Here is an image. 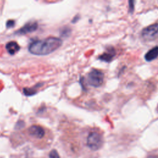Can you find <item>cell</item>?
Masks as SVG:
<instances>
[{
  "label": "cell",
  "mask_w": 158,
  "mask_h": 158,
  "mask_svg": "<svg viewBox=\"0 0 158 158\" xmlns=\"http://www.w3.org/2000/svg\"><path fill=\"white\" fill-rule=\"evenodd\" d=\"M142 36L146 40H152L158 36V23L150 25L143 29Z\"/></svg>",
  "instance_id": "cell-4"
},
{
  "label": "cell",
  "mask_w": 158,
  "mask_h": 158,
  "mask_svg": "<svg viewBox=\"0 0 158 158\" xmlns=\"http://www.w3.org/2000/svg\"><path fill=\"white\" fill-rule=\"evenodd\" d=\"M147 158H158V156L153 155V156H149Z\"/></svg>",
  "instance_id": "cell-14"
},
{
  "label": "cell",
  "mask_w": 158,
  "mask_h": 158,
  "mask_svg": "<svg viewBox=\"0 0 158 158\" xmlns=\"http://www.w3.org/2000/svg\"><path fill=\"white\" fill-rule=\"evenodd\" d=\"M157 110H158V109H157Z\"/></svg>",
  "instance_id": "cell-15"
},
{
  "label": "cell",
  "mask_w": 158,
  "mask_h": 158,
  "mask_svg": "<svg viewBox=\"0 0 158 158\" xmlns=\"http://www.w3.org/2000/svg\"><path fill=\"white\" fill-rule=\"evenodd\" d=\"M104 81V73L102 71L93 69L88 75V82L93 87H99Z\"/></svg>",
  "instance_id": "cell-3"
},
{
  "label": "cell",
  "mask_w": 158,
  "mask_h": 158,
  "mask_svg": "<svg viewBox=\"0 0 158 158\" xmlns=\"http://www.w3.org/2000/svg\"><path fill=\"white\" fill-rule=\"evenodd\" d=\"M87 146L92 150L96 151L101 148L103 143L102 136L100 133L96 131L91 132L88 137L86 141Z\"/></svg>",
  "instance_id": "cell-2"
},
{
  "label": "cell",
  "mask_w": 158,
  "mask_h": 158,
  "mask_svg": "<svg viewBox=\"0 0 158 158\" xmlns=\"http://www.w3.org/2000/svg\"><path fill=\"white\" fill-rule=\"evenodd\" d=\"M115 55V51L114 48L109 47L106 51L102 53L101 55L99 56V59L106 62H110L114 59V57Z\"/></svg>",
  "instance_id": "cell-7"
},
{
  "label": "cell",
  "mask_w": 158,
  "mask_h": 158,
  "mask_svg": "<svg viewBox=\"0 0 158 158\" xmlns=\"http://www.w3.org/2000/svg\"><path fill=\"white\" fill-rule=\"evenodd\" d=\"M158 57V46H154L148 51L144 55V59L146 61L150 62Z\"/></svg>",
  "instance_id": "cell-9"
},
{
  "label": "cell",
  "mask_w": 158,
  "mask_h": 158,
  "mask_svg": "<svg viewBox=\"0 0 158 158\" xmlns=\"http://www.w3.org/2000/svg\"><path fill=\"white\" fill-rule=\"evenodd\" d=\"M6 49L9 54L14 55L19 51L20 46L17 42L14 41H11L6 44Z\"/></svg>",
  "instance_id": "cell-8"
},
{
  "label": "cell",
  "mask_w": 158,
  "mask_h": 158,
  "mask_svg": "<svg viewBox=\"0 0 158 158\" xmlns=\"http://www.w3.org/2000/svg\"><path fill=\"white\" fill-rule=\"evenodd\" d=\"M38 28V23L35 21L29 22L26 23L23 27L20 28L17 32V34L25 35L28 33L33 32L35 31Z\"/></svg>",
  "instance_id": "cell-5"
},
{
  "label": "cell",
  "mask_w": 158,
  "mask_h": 158,
  "mask_svg": "<svg viewBox=\"0 0 158 158\" xmlns=\"http://www.w3.org/2000/svg\"><path fill=\"white\" fill-rule=\"evenodd\" d=\"M62 43V41L60 38L51 36L44 40L32 41L28 46V50L35 55H46L57 49Z\"/></svg>",
  "instance_id": "cell-1"
},
{
  "label": "cell",
  "mask_w": 158,
  "mask_h": 158,
  "mask_svg": "<svg viewBox=\"0 0 158 158\" xmlns=\"http://www.w3.org/2000/svg\"><path fill=\"white\" fill-rule=\"evenodd\" d=\"M49 158H60V156L57 152V151L55 149H52L49 152Z\"/></svg>",
  "instance_id": "cell-11"
},
{
  "label": "cell",
  "mask_w": 158,
  "mask_h": 158,
  "mask_svg": "<svg viewBox=\"0 0 158 158\" xmlns=\"http://www.w3.org/2000/svg\"><path fill=\"white\" fill-rule=\"evenodd\" d=\"M23 91L26 96H32L36 93V91L35 89L32 88H24Z\"/></svg>",
  "instance_id": "cell-10"
},
{
  "label": "cell",
  "mask_w": 158,
  "mask_h": 158,
  "mask_svg": "<svg viewBox=\"0 0 158 158\" xmlns=\"http://www.w3.org/2000/svg\"><path fill=\"white\" fill-rule=\"evenodd\" d=\"M14 25H15V21L14 20H9L6 22V27L8 28L13 27Z\"/></svg>",
  "instance_id": "cell-13"
},
{
  "label": "cell",
  "mask_w": 158,
  "mask_h": 158,
  "mask_svg": "<svg viewBox=\"0 0 158 158\" xmlns=\"http://www.w3.org/2000/svg\"><path fill=\"white\" fill-rule=\"evenodd\" d=\"M28 133L31 136L39 139L42 138L45 134L44 130L41 126L36 125L31 126L28 128Z\"/></svg>",
  "instance_id": "cell-6"
},
{
  "label": "cell",
  "mask_w": 158,
  "mask_h": 158,
  "mask_svg": "<svg viewBox=\"0 0 158 158\" xmlns=\"http://www.w3.org/2000/svg\"><path fill=\"white\" fill-rule=\"evenodd\" d=\"M128 4H129L128 12L130 13H132L134 11V9H135V1L130 0L128 1Z\"/></svg>",
  "instance_id": "cell-12"
}]
</instances>
